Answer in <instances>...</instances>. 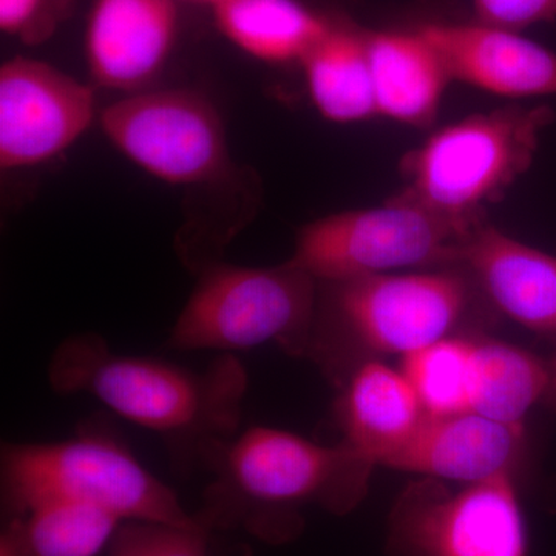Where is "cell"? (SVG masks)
<instances>
[{
	"label": "cell",
	"instance_id": "6da1fadb",
	"mask_svg": "<svg viewBox=\"0 0 556 556\" xmlns=\"http://www.w3.org/2000/svg\"><path fill=\"white\" fill-rule=\"evenodd\" d=\"M47 379L56 393L97 399L127 422L153 431L178 460L199 467L240 433L249 386L236 354L193 369L113 353L97 332L62 340L51 354Z\"/></svg>",
	"mask_w": 556,
	"mask_h": 556
},
{
	"label": "cell",
	"instance_id": "7a4b0ae2",
	"mask_svg": "<svg viewBox=\"0 0 556 556\" xmlns=\"http://www.w3.org/2000/svg\"><path fill=\"white\" fill-rule=\"evenodd\" d=\"M375 463L350 445H321L269 427H251L204 464L214 475L199 517L212 530L241 529L263 543L303 532V508L346 515L367 496Z\"/></svg>",
	"mask_w": 556,
	"mask_h": 556
},
{
	"label": "cell",
	"instance_id": "3957f363",
	"mask_svg": "<svg viewBox=\"0 0 556 556\" xmlns=\"http://www.w3.org/2000/svg\"><path fill=\"white\" fill-rule=\"evenodd\" d=\"M456 268L318 281L308 358L342 383L368 357L405 356L450 338L477 295L473 276Z\"/></svg>",
	"mask_w": 556,
	"mask_h": 556
},
{
	"label": "cell",
	"instance_id": "277c9868",
	"mask_svg": "<svg viewBox=\"0 0 556 556\" xmlns=\"http://www.w3.org/2000/svg\"><path fill=\"white\" fill-rule=\"evenodd\" d=\"M3 510L22 517L51 500L84 501L124 521L190 525L177 493L150 473L118 439L86 431L58 442L3 444L0 459Z\"/></svg>",
	"mask_w": 556,
	"mask_h": 556
},
{
	"label": "cell",
	"instance_id": "5b68a950",
	"mask_svg": "<svg viewBox=\"0 0 556 556\" xmlns=\"http://www.w3.org/2000/svg\"><path fill=\"white\" fill-rule=\"evenodd\" d=\"M317 300L318 281L291 260L274 268L214 263L200 270L167 346L233 354L276 343L308 357Z\"/></svg>",
	"mask_w": 556,
	"mask_h": 556
},
{
	"label": "cell",
	"instance_id": "8992f818",
	"mask_svg": "<svg viewBox=\"0 0 556 556\" xmlns=\"http://www.w3.org/2000/svg\"><path fill=\"white\" fill-rule=\"evenodd\" d=\"M484 223L485 217H456L399 195L383 206L338 212L303 226L289 260L317 281L455 268Z\"/></svg>",
	"mask_w": 556,
	"mask_h": 556
},
{
	"label": "cell",
	"instance_id": "52a82bcc",
	"mask_svg": "<svg viewBox=\"0 0 556 556\" xmlns=\"http://www.w3.org/2000/svg\"><path fill=\"white\" fill-rule=\"evenodd\" d=\"M554 119L548 105H510L457 121L402 161V195L456 217H485L486 204L529 169Z\"/></svg>",
	"mask_w": 556,
	"mask_h": 556
},
{
	"label": "cell",
	"instance_id": "ba28073f",
	"mask_svg": "<svg viewBox=\"0 0 556 556\" xmlns=\"http://www.w3.org/2000/svg\"><path fill=\"white\" fill-rule=\"evenodd\" d=\"M390 556H527L511 475L452 492L438 479L409 484L388 521Z\"/></svg>",
	"mask_w": 556,
	"mask_h": 556
},
{
	"label": "cell",
	"instance_id": "9c48e42d",
	"mask_svg": "<svg viewBox=\"0 0 556 556\" xmlns=\"http://www.w3.org/2000/svg\"><path fill=\"white\" fill-rule=\"evenodd\" d=\"M100 126L127 160L172 186L218 181L232 166L222 116L195 91L124 98L102 110Z\"/></svg>",
	"mask_w": 556,
	"mask_h": 556
},
{
	"label": "cell",
	"instance_id": "30bf717a",
	"mask_svg": "<svg viewBox=\"0 0 556 556\" xmlns=\"http://www.w3.org/2000/svg\"><path fill=\"white\" fill-rule=\"evenodd\" d=\"M97 118L87 84L47 62L16 56L0 68V167L39 166L72 148Z\"/></svg>",
	"mask_w": 556,
	"mask_h": 556
},
{
	"label": "cell",
	"instance_id": "8fae6325",
	"mask_svg": "<svg viewBox=\"0 0 556 556\" xmlns=\"http://www.w3.org/2000/svg\"><path fill=\"white\" fill-rule=\"evenodd\" d=\"M179 25L175 0H94L86 31L91 78L105 89H141L169 60Z\"/></svg>",
	"mask_w": 556,
	"mask_h": 556
},
{
	"label": "cell",
	"instance_id": "7c38bea8",
	"mask_svg": "<svg viewBox=\"0 0 556 556\" xmlns=\"http://www.w3.org/2000/svg\"><path fill=\"white\" fill-rule=\"evenodd\" d=\"M437 49L452 80L508 98L556 97V51L518 31L477 24L417 28Z\"/></svg>",
	"mask_w": 556,
	"mask_h": 556
},
{
	"label": "cell",
	"instance_id": "4fadbf2b",
	"mask_svg": "<svg viewBox=\"0 0 556 556\" xmlns=\"http://www.w3.org/2000/svg\"><path fill=\"white\" fill-rule=\"evenodd\" d=\"M522 448V424L501 422L473 412L428 415L415 437L383 466L475 484L511 475Z\"/></svg>",
	"mask_w": 556,
	"mask_h": 556
},
{
	"label": "cell",
	"instance_id": "5bb4252c",
	"mask_svg": "<svg viewBox=\"0 0 556 556\" xmlns=\"http://www.w3.org/2000/svg\"><path fill=\"white\" fill-rule=\"evenodd\" d=\"M463 266L501 313L540 334H556V257L489 223L466 248Z\"/></svg>",
	"mask_w": 556,
	"mask_h": 556
},
{
	"label": "cell",
	"instance_id": "9a60e30c",
	"mask_svg": "<svg viewBox=\"0 0 556 556\" xmlns=\"http://www.w3.org/2000/svg\"><path fill=\"white\" fill-rule=\"evenodd\" d=\"M342 386V442L376 466L405 447L428 416L404 372L375 358L354 368Z\"/></svg>",
	"mask_w": 556,
	"mask_h": 556
},
{
	"label": "cell",
	"instance_id": "2e32d148",
	"mask_svg": "<svg viewBox=\"0 0 556 556\" xmlns=\"http://www.w3.org/2000/svg\"><path fill=\"white\" fill-rule=\"evenodd\" d=\"M378 115L408 126H427L437 116L450 73L422 33H367Z\"/></svg>",
	"mask_w": 556,
	"mask_h": 556
},
{
	"label": "cell",
	"instance_id": "e0dca14e",
	"mask_svg": "<svg viewBox=\"0 0 556 556\" xmlns=\"http://www.w3.org/2000/svg\"><path fill=\"white\" fill-rule=\"evenodd\" d=\"M214 14L229 42L268 64L302 62L332 25L299 0H225Z\"/></svg>",
	"mask_w": 556,
	"mask_h": 556
},
{
	"label": "cell",
	"instance_id": "ac0fdd59",
	"mask_svg": "<svg viewBox=\"0 0 556 556\" xmlns=\"http://www.w3.org/2000/svg\"><path fill=\"white\" fill-rule=\"evenodd\" d=\"M300 64L311 101L324 118L353 124L378 115L367 31L331 25Z\"/></svg>",
	"mask_w": 556,
	"mask_h": 556
},
{
	"label": "cell",
	"instance_id": "d6986e66",
	"mask_svg": "<svg viewBox=\"0 0 556 556\" xmlns=\"http://www.w3.org/2000/svg\"><path fill=\"white\" fill-rule=\"evenodd\" d=\"M548 383L547 361L497 340L473 339L471 412L507 424H521Z\"/></svg>",
	"mask_w": 556,
	"mask_h": 556
},
{
	"label": "cell",
	"instance_id": "ffe728a7",
	"mask_svg": "<svg viewBox=\"0 0 556 556\" xmlns=\"http://www.w3.org/2000/svg\"><path fill=\"white\" fill-rule=\"evenodd\" d=\"M9 522L20 533L25 556H97L126 521L98 504L51 500Z\"/></svg>",
	"mask_w": 556,
	"mask_h": 556
},
{
	"label": "cell",
	"instance_id": "44dd1931",
	"mask_svg": "<svg viewBox=\"0 0 556 556\" xmlns=\"http://www.w3.org/2000/svg\"><path fill=\"white\" fill-rule=\"evenodd\" d=\"M473 339L447 338L405 354L401 371L431 416L471 412Z\"/></svg>",
	"mask_w": 556,
	"mask_h": 556
},
{
	"label": "cell",
	"instance_id": "7402d4cb",
	"mask_svg": "<svg viewBox=\"0 0 556 556\" xmlns=\"http://www.w3.org/2000/svg\"><path fill=\"white\" fill-rule=\"evenodd\" d=\"M211 533L199 514L190 525L126 521L110 541L108 556H207Z\"/></svg>",
	"mask_w": 556,
	"mask_h": 556
},
{
	"label": "cell",
	"instance_id": "603a6c76",
	"mask_svg": "<svg viewBox=\"0 0 556 556\" xmlns=\"http://www.w3.org/2000/svg\"><path fill=\"white\" fill-rule=\"evenodd\" d=\"M73 0H0V28L25 46L47 42L67 21Z\"/></svg>",
	"mask_w": 556,
	"mask_h": 556
},
{
	"label": "cell",
	"instance_id": "cb8c5ba5",
	"mask_svg": "<svg viewBox=\"0 0 556 556\" xmlns=\"http://www.w3.org/2000/svg\"><path fill=\"white\" fill-rule=\"evenodd\" d=\"M477 22L519 31L556 21V0H471Z\"/></svg>",
	"mask_w": 556,
	"mask_h": 556
},
{
	"label": "cell",
	"instance_id": "d4e9b609",
	"mask_svg": "<svg viewBox=\"0 0 556 556\" xmlns=\"http://www.w3.org/2000/svg\"><path fill=\"white\" fill-rule=\"evenodd\" d=\"M0 556H25L16 527L7 522L0 535Z\"/></svg>",
	"mask_w": 556,
	"mask_h": 556
},
{
	"label": "cell",
	"instance_id": "484cf974",
	"mask_svg": "<svg viewBox=\"0 0 556 556\" xmlns=\"http://www.w3.org/2000/svg\"><path fill=\"white\" fill-rule=\"evenodd\" d=\"M548 367V383L546 394L543 397V404L546 407L554 409L556 412V354L552 361H547Z\"/></svg>",
	"mask_w": 556,
	"mask_h": 556
},
{
	"label": "cell",
	"instance_id": "4316f807",
	"mask_svg": "<svg viewBox=\"0 0 556 556\" xmlns=\"http://www.w3.org/2000/svg\"><path fill=\"white\" fill-rule=\"evenodd\" d=\"M193 2L207 3V5H212L215 9V7L219 5V3L225 2V0H193Z\"/></svg>",
	"mask_w": 556,
	"mask_h": 556
}]
</instances>
